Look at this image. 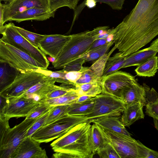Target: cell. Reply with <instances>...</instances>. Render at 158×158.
<instances>
[{
    "mask_svg": "<svg viewBox=\"0 0 158 158\" xmlns=\"http://www.w3.org/2000/svg\"><path fill=\"white\" fill-rule=\"evenodd\" d=\"M113 34L114 46L125 56L149 43L158 35V0H139Z\"/></svg>",
    "mask_w": 158,
    "mask_h": 158,
    "instance_id": "obj_1",
    "label": "cell"
},
{
    "mask_svg": "<svg viewBox=\"0 0 158 158\" xmlns=\"http://www.w3.org/2000/svg\"><path fill=\"white\" fill-rule=\"evenodd\" d=\"M91 123L88 121L79 123L50 144L55 153L54 158H92L89 136Z\"/></svg>",
    "mask_w": 158,
    "mask_h": 158,
    "instance_id": "obj_2",
    "label": "cell"
},
{
    "mask_svg": "<svg viewBox=\"0 0 158 158\" xmlns=\"http://www.w3.org/2000/svg\"><path fill=\"white\" fill-rule=\"evenodd\" d=\"M96 40L93 30L72 35L58 56L52 62L55 69L63 68L67 64L87 52Z\"/></svg>",
    "mask_w": 158,
    "mask_h": 158,
    "instance_id": "obj_3",
    "label": "cell"
},
{
    "mask_svg": "<svg viewBox=\"0 0 158 158\" xmlns=\"http://www.w3.org/2000/svg\"><path fill=\"white\" fill-rule=\"evenodd\" d=\"M97 125L106 141L112 146L120 158H146L148 148L139 140L131 136L109 131Z\"/></svg>",
    "mask_w": 158,
    "mask_h": 158,
    "instance_id": "obj_4",
    "label": "cell"
},
{
    "mask_svg": "<svg viewBox=\"0 0 158 158\" xmlns=\"http://www.w3.org/2000/svg\"><path fill=\"white\" fill-rule=\"evenodd\" d=\"M38 118H26L12 128L0 124V158H10L14 151L26 137L29 129Z\"/></svg>",
    "mask_w": 158,
    "mask_h": 158,
    "instance_id": "obj_5",
    "label": "cell"
},
{
    "mask_svg": "<svg viewBox=\"0 0 158 158\" xmlns=\"http://www.w3.org/2000/svg\"><path fill=\"white\" fill-rule=\"evenodd\" d=\"M88 121L85 116L66 114L49 124L41 127L31 136L41 143H48L62 136L77 124Z\"/></svg>",
    "mask_w": 158,
    "mask_h": 158,
    "instance_id": "obj_6",
    "label": "cell"
},
{
    "mask_svg": "<svg viewBox=\"0 0 158 158\" xmlns=\"http://www.w3.org/2000/svg\"><path fill=\"white\" fill-rule=\"evenodd\" d=\"M2 36L0 40L24 52L41 64L47 69L49 64L46 55L39 48L33 45L23 37L12 23L4 25L0 28Z\"/></svg>",
    "mask_w": 158,
    "mask_h": 158,
    "instance_id": "obj_7",
    "label": "cell"
},
{
    "mask_svg": "<svg viewBox=\"0 0 158 158\" xmlns=\"http://www.w3.org/2000/svg\"><path fill=\"white\" fill-rule=\"evenodd\" d=\"M0 61L8 63L19 72L35 70L44 66L18 48L0 40Z\"/></svg>",
    "mask_w": 158,
    "mask_h": 158,
    "instance_id": "obj_8",
    "label": "cell"
},
{
    "mask_svg": "<svg viewBox=\"0 0 158 158\" xmlns=\"http://www.w3.org/2000/svg\"><path fill=\"white\" fill-rule=\"evenodd\" d=\"M94 99L92 110L85 116L89 121L106 116H119L126 108L122 100L108 94L102 93Z\"/></svg>",
    "mask_w": 158,
    "mask_h": 158,
    "instance_id": "obj_9",
    "label": "cell"
},
{
    "mask_svg": "<svg viewBox=\"0 0 158 158\" xmlns=\"http://www.w3.org/2000/svg\"><path fill=\"white\" fill-rule=\"evenodd\" d=\"M46 76L35 70L19 72L14 81L0 91V96L5 99L20 96Z\"/></svg>",
    "mask_w": 158,
    "mask_h": 158,
    "instance_id": "obj_10",
    "label": "cell"
},
{
    "mask_svg": "<svg viewBox=\"0 0 158 158\" xmlns=\"http://www.w3.org/2000/svg\"><path fill=\"white\" fill-rule=\"evenodd\" d=\"M5 102L1 108L0 114L9 120L13 117H26L40 102L23 95L5 99Z\"/></svg>",
    "mask_w": 158,
    "mask_h": 158,
    "instance_id": "obj_11",
    "label": "cell"
},
{
    "mask_svg": "<svg viewBox=\"0 0 158 158\" xmlns=\"http://www.w3.org/2000/svg\"><path fill=\"white\" fill-rule=\"evenodd\" d=\"M138 80L129 73L118 71L102 77L100 84L102 93L108 94L118 98L123 90Z\"/></svg>",
    "mask_w": 158,
    "mask_h": 158,
    "instance_id": "obj_12",
    "label": "cell"
},
{
    "mask_svg": "<svg viewBox=\"0 0 158 158\" xmlns=\"http://www.w3.org/2000/svg\"><path fill=\"white\" fill-rule=\"evenodd\" d=\"M41 143L31 136L25 137L12 155L10 158H47L46 151Z\"/></svg>",
    "mask_w": 158,
    "mask_h": 158,
    "instance_id": "obj_13",
    "label": "cell"
},
{
    "mask_svg": "<svg viewBox=\"0 0 158 158\" xmlns=\"http://www.w3.org/2000/svg\"><path fill=\"white\" fill-rule=\"evenodd\" d=\"M71 37L72 35H45L40 42L39 48L46 55L55 59Z\"/></svg>",
    "mask_w": 158,
    "mask_h": 158,
    "instance_id": "obj_14",
    "label": "cell"
},
{
    "mask_svg": "<svg viewBox=\"0 0 158 158\" xmlns=\"http://www.w3.org/2000/svg\"><path fill=\"white\" fill-rule=\"evenodd\" d=\"M35 7L49 9L48 0H14L10 2L5 4L3 24L8 22L9 19L13 16Z\"/></svg>",
    "mask_w": 158,
    "mask_h": 158,
    "instance_id": "obj_15",
    "label": "cell"
},
{
    "mask_svg": "<svg viewBox=\"0 0 158 158\" xmlns=\"http://www.w3.org/2000/svg\"><path fill=\"white\" fill-rule=\"evenodd\" d=\"M125 106L140 102L145 106L146 96L144 86L135 82L126 87L122 91L119 98Z\"/></svg>",
    "mask_w": 158,
    "mask_h": 158,
    "instance_id": "obj_16",
    "label": "cell"
},
{
    "mask_svg": "<svg viewBox=\"0 0 158 158\" xmlns=\"http://www.w3.org/2000/svg\"><path fill=\"white\" fill-rule=\"evenodd\" d=\"M56 82L55 79L46 76L21 96H24L40 102L44 100L46 95L54 88Z\"/></svg>",
    "mask_w": 158,
    "mask_h": 158,
    "instance_id": "obj_17",
    "label": "cell"
},
{
    "mask_svg": "<svg viewBox=\"0 0 158 158\" xmlns=\"http://www.w3.org/2000/svg\"><path fill=\"white\" fill-rule=\"evenodd\" d=\"M55 14V13L51 12L48 9L39 7H33L13 16L8 21H15L20 23L32 20L42 21L54 17Z\"/></svg>",
    "mask_w": 158,
    "mask_h": 158,
    "instance_id": "obj_18",
    "label": "cell"
},
{
    "mask_svg": "<svg viewBox=\"0 0 158 158\" xmlns=\"http://www.w3.org/2000/svg\"><path fill=\"white\" fill-rule=\"evenodd\" d=\"M118 117H104L89 121L105 129L131 136V134L127 131Z\"/></svg>",
    "mask_w": 158,
    "mask_h": 158,
    "instance_id": "obj_19",
    "label": "cell"
},
{
    "mask_svg": "<svg viewBox=\"0 0 158 158\" xmlns=\"http://www.w3.org/2000/svg\"><path fill=\"white\" fill-rule=\"evenodd\" d=\"M144 106L142 103L138 102L126 107L120 119L125 127H129L136 121L144 118Z\"/></svg>",
    "mask_w": 158,
    "mask_h": 158,
    "instance_id": "obj_20",
    "label": "cell"
},
{
    "mask_svg": "<svg viewBox=\"0 0 158 158\" xmlns=\"http://www.w3.org/2000/svg\"><path fill=\"white\" fill-rule=\"evenodd\" d=\"M157 52L149 47L137 51L126 56L125 62L122 68L140 65Z\"/></svg>",
    "mask_w": 158,
    "mask_h": 158,
    "instance_id": "obj_21",
    "label": "cell"
},
{
    "mask_svg": "<svg viewBox=\"0 0 158 158\" xmlns=\"http://www.w3.org/2000/svg\"><path fill=\"white\" fill-rule=\"evenodd\" d=\"M146 93V103L145 113L158 121V93L153 88L151 89L145 83L143 84Z\"/></svg>",
    "mask_w": 158,
    "mask_h": 158,
    "instance_id": "obj_22",
    "label": "cell"
},
{
    "mask_svg": "<svg viewBox=\"0 0 158 158\" xmlns=\"http://www.w3.org/2000/svg\"><path fill=\"white\" fill-rule=\"evenodd\" d=\"M0 63L1 91L14 81L19 71L7 63L0 61Z\"/></svg>",
    "mask_w": 158,
    "mask_h": 158,
    "instance_id": "obj_23",
    "label": "cell"
},
{
    "mask_svg": "<svg viewBox=\"0 0 158 158\" xmlns=\"http://www.w3.org/2000/svg\"><path fill=\"white\" fill-rule=\"evenodd\" d=\"M89 142L91 151L94 155L106 143L97 125L94 123L91 125L90 128Z\"/></svg>",
    "mask_w": 158,
    "mask_h": 158,
    "instance_id": "obj_24",
    "label": "cell"
},
{
    "mask_svg": "<svg viewBox=\"0 0 158 158\" xmlns=\"http://www.w3.org/2000/svg\"><path fill=\"white\" fill-rule=\"evenodd\" d=\"M158 69V56L155 55L137 67L135 71L139 76L150 77L154 76Z\"/></svg>",
    "mask_w": 158,
    "mask_h": 158,
    "instance_id": "obj_25",
    "label": "cell"
},
{
    "mask_svg": "<svg viewBox=\"0 0 158 158\" xmlns=\"http://www.w3.org/2000/svg\"><path fill=\"white\" fill-rule=\"evenodd\" d=\"M125 58L126 56L119 52L110 57L106 63L102 77L114 73L122 68Z\"/></svg>",
    "mask_w": 158,
    "mask_h": 158,
    "instance_id": "obj_26",
    "label": "cell"
},
{
    "mask_svg": "<svg viewBox=\"0 0 158 158\" xmlns=\"http://www.w3.org/2000/svg\"><path fill=\"white\" fill-rule=\"evenodd\" d=\"M94 104V97L84 103H73L69 105L66 114L69 116H85L92 110Z\"/></svg>",
    "mask_w": 158,
    "mask_h": 158,
    "instance_id": "obj_27",
    "label": "cell"
},
{
    "mask_svg": "<svg viewBox=\"0 0 158 158\" xmlns=\"http://www.w3.org/2000/svg\"><path fill=\"white\" fill-rule=\"evenodd\" d=\"M80 95L77 90L73 88L66 94L60 97L52 99L44 100L51 106L70 105L74 103Z\"/></svg>",
    "mask_w": 158,
    "mask_h": 158,
    "instance_id": "obj_28",
    "label": "cell"
},
{
    "mask_svg": "<svg viewBox=\"0 0 158 158\" xmlns=\"http://www.w3.org/2000/svg\"><path fill=\"white\" fill-rule=\"evenodd\" d=\"M74 87L80 95L84 94L93 98L102 92L100 81L76 85Z\"/></svg>",
    "mask_w": 158,
    "mask_h": 158,
    "instance_id": "obj_29",
    "label": "cell"
},
{
    "mask_svg": "<svg viewBox=\"0 0 158 158\" xmlns=\"http://www.w3.org/2000/svg\"><path fill=\"white\" fill-rule=\"evenodd\" d=\"M114 44L113 41H112L88 51L83 55L85 61L96 60L107 53Z\"/></svg>",
    "mask_w": 158,
    "mask_h": 158,
    "instance_id": "obj_30",
    "label": "cell"
},
{
    "mask_svg": "<svg viewBox=\"0 0 158 158\" xmlns=\"http://www.w3.org/2000/svg\"><path fill=\"white\" fill-rule=\"evenodd\" d=\"M35 70L42 73L46 76L55 79L56 82L61 83L62 85L69 87H70L69 86H73L66 77V74L67 72L63 69L56 71H52L47 69L39 68Z\"/></svg>",
    "mask_w": 158,
    "mask_h": 158,
    "instance_id": "obj_31",
    "label": "cell"
},
{
    "mask_svg": "<svg viewBox=\"0 0 158 158\" xmlns=\"http://www.w3.org/2000/svg\"><path fill=\"white\" fill-rule=\"evenodd\" d=\"M81 71L82 72L81 75L76 81L75 86L76 85L101 81L102 77H100L95 72L91 69L90 67L83 66Z\"/></svg>",
    "mask_w": 158,
    "mask_h": 158,
    "instance_id": "obj_32",
    "label": "cell"
},
{
    "mask_svg": "<svg viewBox=\"0 0 158 158\" xmlns=\"http://www.w3.org/2000/svg\"><path fill=\"white\" fill-rule=\"evenodd\" d=\"M80 0H48L49 9L52 13L55 12L59 8L67 7L74 10Z\"/></svg>",
    "mask_w": 158,
    "mask_h": 158,
    "instance_id": "obj_33",
    "label": "cell"
},
{
    "mask_svg": "<svg viewBox=\"0 0 158 158\" xmlns=\"http://www.w3.org/2000/svg\"><path fill=\"white\" fill-rule=\"evenodd\" d=\"M16 27L23 37L34 46L39 48L40 42L44 37V35L34 33L21 27L16 26Z\"/></svg>",
    "mask_w": 158,
    "mask_h": 158,
    "instance_id": "obj_34",
    "label": "cell"
},
{
    "mask_svg": "<svg viewBox=\"0 0 158 158\" xmlns=\"http://www.w3.org/2000/svg\"><path fill=\"white\" fill-rule=\"evenodd\" d=\"M68 106L69 105L54 106L49 111L44 126L52 123L66 115Z\"/></svg>",
    "mask_w": 158,
    "mask_h": 158,
    "instance_id": "obj_35",
    "label": "cell"
},
{
    "mask_svg": "<svg viewBox=\"0 0 158 158\" xmlns=\"http://www.w3.org/2000/svg\"><path fill=\"white\" fill-rule=\"evenodd\" d=\"M53 106H51L47 102L41 101L30 113L26 118L36 119L40 117L50 110Z\"/></svg>",
    "mask_w": 158,
    "mask_h": 158,
    "instance_id": "obj_36",
    "label": "cell"
},
{
    "mask_svg": "<svg viewBox=\"0 0 158 158\" xmlns=\"http://www.w3.org/2000/svg\"><path fill=\"white\" fill-rule=\"evenodd\" d=\"M96 154L101 158H120L112 146L107 142L102 148L97 151Z\"/></svg>",
    "mask_w": 158,
    "mask_h": 158,
    "instance_id": "obj_37",
    "label": "cell"
},
{
    "mask_svg": "<svg viewBox=\"0 0 158 158\" xmlns=\"http://www.w3.org/2000/svg\"><path fill=\"white\" fill-rule=\"evenodd\" d=\"M85 62L82 55L67 64L63 69L67 72L80 71L83 67V64Z\"/></svg>",
    "mask_w": 158,
    "mask_h": 158,
    "instance_id": "obj_38",
    "label": "cell"
},
{
    "mask_svg": "<svg viewBox=\"0 0 158 158\" xmlns=\"http://www.w3.org/2000/svg\"><path fill=\"white\" fill-rule=\"evenodd\" d=\"M73 88L56 85L54 88L46 95L44 100L54 98L62 96L66 94Z\"/></svg>",
    "mask_w": 158,
    "mask_h": 158,
    "instance_id": "obj_39",
    "label": "cell"
},
{
    "mask_svg": "<svg viewBox=\"0 0 158 158\" xmlns=\"http://www.w3.org/2000/svg\"><path fill=\"white\" fill-rule=\"evenodd\" d=\"M49 111L50 110L37 119L28 130L26 137L31 136L40 128L45 125Z\"/></svg>",
    "mask_w": 158,
    "mask_h": 158,
    "instance_id": "obj_40",
    "label": "cell"
},
{
    "mask_svg": "<svg viewBox=\"0 0 158 158\" xmlns=\"http://www.w3.org/2000/svg\"><path fill=\"white\" fill-rule=\"evenodd\" d=\"M97 2L105 3L113 10H121L125 0H95Z\"/></svg>",
    "mask_w": 158,
    "mask_h": 158,
    "instance_id": "obj_41",
    "label": "cell"
},
{
    "mask_svg": "<svg viewBox=\"0 0 158 158\" xmlns=\"http://www.w3.org/2000/svg\"><path fill=\"white\" fill-rule=\"evenodd\" d=\"M81 71L67 72L66 74V77L74 87L76 83L81 77Z\"/></svg>",
    "mask_w": 158,
    "mask_h": 158,
    "instance_id": "obj_42",
    "label": "cell"
},
{
    "mask_svg": "<svg viewBox=\"0 0 158 158\" xmlns=\"http://www.w3.org/2000/svg\"><path fill=\"white\" fill-rule=\"evenodd\" d=\"M108 42L106 39H99L96 40L93 42L88 51L94 48L104 45Z\"/></svg>",
    "mask_w": 158,
    "mask_h": 158,
    "instance_id": "obj_43",
    "label": "cell"
},
{
    "mask_svg": "<svg viewBox=\"0 0 158 158\" xmlns=\"http://www.w3.org/2000/svg\"><path fill=\"white\" fill-rule=\"evenodd\" d=\"M92 97L86 95H80L76 100L74 103L80 104L85 102L90 99Z\"/></svg>",
    "mask_w": 158,
    "mask_h": 158,
    "instance_id": "obj_44",
    "label": "cell"
},
{
    "mask_svg": "<svg viewBox=\"0 0 158 158\" xmlns=\"http://www.w3.org/2000/svg\"><path fill=\"white\" fill-rule=\"evenodd\" d=\"M5 8V4L0 3V28L4 25L3 23V14Z\"/></svg>",
    "mask_w": 158,
    "mask_h": 158,
    "instance_id": "obj_45",
    "label": "cell"
},
{
    "mask_svg": "<svg viewBox=\"0 0 158 158\" xmlns=\"http://www.w3.org/2000/svg\"><path fill=\"white\" fill-rule=\"evenodd\" d=\"M84 2L85 6L89 8L95 7L97 2L95 0H84Z\"/></svg>",
    "mask_w": 158,
    "mask_h": 158,
    "instance_id": "obj_46",
    "label": "cell"
},
{
    "mask_svg": "<svg viewBox=\"0 0 158 158\" xmlns=\"http://www.w3.org/2000/svg\"><path fill=\"white\" fill-rule=\"evenodd\" d=\"M158 158V152L150 149L147 157V158Z\"/></svg>",
    "mask_w": 158,
    "mask_h": 158,
    "instance_id": "obj_47",
    "label": "cell"
},
{
    "mask_svg": "<svg viewBox=\"0 0 158 158\" xmlns=\"http://www.w3.org/2000/svg\"><path fill=\"white\" fill-rule=\"evenodd\" d=\"M149 47L152 49L158 52V38L153 41Z\"/></svg>",
    "mask_w": 158,
    "mask_h": 158,
    "instance_id": "obj_48",
    "label": "cell"
},
{
    "mask_svg": "<svg viewBox=\"0 0 158 158\" xmlns=\"http://www.w3.org/2000/svg\"><path fill=\"white\" fill-rule=\"evenodd\" d=\"M14 0H0V2L1 1H4L5 2H8L7 3L10 2Z\"/></svg>",
    "mask_w": 158,
    "mask_h": 158,
    "instance_id": "obj_49",
    "label": "cell"
}]
</instances>
